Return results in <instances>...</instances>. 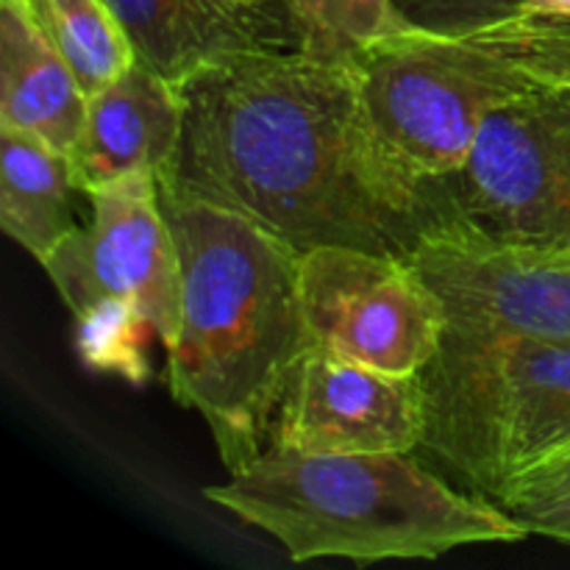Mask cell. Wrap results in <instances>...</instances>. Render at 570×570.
Wrapping results in <instances>:
<instances>
[{"label":"cell","instance_id":"8992f818","mask_svg":"<svg viewBox=\"0 0 570 570\" xmlns=\"http://www.w3.org/2000/svg\"><path fill=\"white\" fill-rule=\"evenodd\" d=\"M438 223L570 245V89H543L484 120L460 170L429 181Z\"/></svg>","mask_w":570,"mask_h":570},{"label":"cell","instance_id":"277c9868","mask_svg":"<svg viewBox=\"0 0 570 570\" xmlns=\"http://www.w3.org/2000/svg\"><path fill=\"white\" fill-rule=\"evenodd\" d=\"M356 70L387 148L432 181L465 165L490 115L532 92L570 89V17L521 11L465 33H401Z\"/></svg>","mask_w":570,"mask_h":570},{"label":"cell","instance_id":"7402d4cb","mask_svg":"<svg viewBox=\"0 0 570 570\" xmlns=\"http://www.w3.org/2000/svg\"><path fill=\"white\" fill-rule=\"evenodd\" d=\"M234 3H239V6H248V9H259V6H267V3H273V0H234Z\"/></svg>","mask_w":570,"mask_h":570},{"label":"cell","instance_id":"ac0fdd59","mask_svg":"<svg viewBox=\"0 0 570 570\" xmlns=\"http://www.w3.org/2000/svg\"><path fill=\"white\" fill-rule=\"evenodd\" d=\"M527 0H393L415 31L465 33L521 14Z\"/></svg>","mask_w":570,"mask_h":570},{"label":"cell","instance_id":"5b68a950","mask_svg":"<svg viewBox=\"0 0 570 570\" xmlns=\"http://www.w3.org/2000/svg\"><path fill=\"white\" fill-rule=\"evenodd\" d=\"M421 382L423 449L488 499L570 443V343L449 326Z\"/></svg>","mask_w":570,"mask_h":570},{"label":"cell","instance_id":"ffe728a7","mask_svg":"<svg viewBox=\"0 0 570 570\" xmlns=\"http://www.w3.org/2000/svg\"><path fill=\"white\" fill-rule=\"evenodd\" d=\"M570 490V443L562 451H557L549 462L532 471L529 476H523L504 499L499 501L501 507L521 504V501H534L546 499V495L568 493Z\"/></svg>","mask_w":570,"mask_h":570},{"label":"cell","instance_id":"30bf717a","mask_svg":"<svg viewBox=\"0 0 570 570\" xmlns=\"http://www.w3.org/2000/svg\"><path fill=\"white\" fill-rule=\"evenodd\" d=\"M423 434L421 373L401 376L309 345L284 390L271 445L301 454H410Z\"/></svg>","mask_w":570,"mask_h":570},{"label":"cell","instance_id":"8fae6325","mask_svg":"<svg viewBox=\"0 0 570 570\" xmlns=\"http://www.w3.org/2000/svg\"><path fill=\"white\" fill-rule=\"evenodd\" d=\"M184 131L178 83L134 61L120 78L89 95L81 134L67 154L78 193L150 173L159 181L173 165Z\"/></svg>","mask_w":570,"mask_h":570},{"label":"cell","instance_id":"e0dca14e","mask_svg":"<svg viewBox=\"0 0 570 570\" xmlns=\"http://www.w3.org/2000/svg\"><path fill=\"white\" fill-rule=\"evenodd\" d=\"M154 334L142 312L126 298H100L76 312V351L95 373H111L128 384L150 376L145 334Z\"/></svg>","mask_w":570,"mask_h":570},{"label":"cell","instance_id":"d6986e66","mask_svg":"<svg viewBox=\"0 0 570 570\" xmlns=\"http://www.w3.org/2000/svg\"><path fill=\"white\" fill-rule=\"evenodd\" d=\"M518 518L529 534L551 538L557 543L570 546V490L568 493L546 495V499L521 501V504L507 507Z\"/></svg>","mask_w":570,"mask_h":570},{"label":"cell","instance_id":"7a4b0ae2","mask_svg":"<svg viewBox=\"0 0 570 570\" xmlns=\"http://www.w3.org/2000/svg\"><path fill=\"white\" fill-rule=\"evenodd\" d=\"M181 271L178 332L167 348L173 399L209 426L228 473L271 445L289 376L312 345L301 250L212 200L161 187Z\"/></svg>","mask_w":570,"mask_h":570},{"label":"cell","instance_id":"7c38bea8","mask_svg":"<svg viewBox=\"0 0 570 570\" xmlns=\"http://www.w3.org/2000/svg\"><path fill=\"white\" fill-rule=\"evenodd\" d=\"M137 61L181 83L200 67L245 50L293 48L287 26L234 0H106Z\"/></svg>","mask_w":570,"mask_h":570},{"label":"cell","instance_id":"ba28073f","mask_svg":"<svg viewBox=\"0 0 570 570\" xmlns=\"http://www.w3.org/2000/svg\"><path fill=\"white\" fill-rule=\"evenodd\" d=\"M87 198L89 220L78 223L39 265L72 315L100 298H126L167 351L178 332L181 271L159 181L134 173Z\"/></svg>","mask_w":570,"mask_h":570},{"label":"cell","instance_id":"4fadbf2b","mask_svg":"<svg viewBox=\"0 0 570 570\" xmlns=\"http://www.w3.org/2000/svg\"><path fill=\"white\" fill-rule=\"evenodd\" d=\"M89 95L33 20L26 0H0V128L70 154Z\"/></svg>","mask_w":570,"mask_h":570},{"label":"cell","instance_id":"52a82bcc","mask_svg":"<svg viewBox=\"0 0 570 570\" xmlns=\"http://www.w3.org/2000/svg\"><path fill=\"white\" fill-rule=\"evenodd\" d=\"M301 306L312 345L401 376L438 354L449 315L410 259L354 245L301 250Z\"/></svg>","mask_w":570,"mask_h":570},{"label":"cell","instance_id":"5bb4252c","mask_svg":"<svg viewBox=\"0 0 570 570\" xmlns=\"http://www.w3.org/2000/svg\"><path fill=\"white\" fill-rule=\"evenodd\" d=\"M67 154L31 134L0 128V226L6 237L42 262L78 220L72 217Z\"/></svg>","mask_w":570,"mask_h":570},{"label":"cell","instance_id":"6da1fadb","mask_svg":"<svg viewBox=\"0 0 570 570\" xmlns=\"http://www.w3.org/2000/svg\"><path fill=\"white\" fill-rule=\"evenodd\" d=\"M184 131L161 187L239 212L298 250L410 259L438 223L432 189L382 139L356 65L245 50L178 83Z\"/></svg>","mask_w":570,"mask_h":570},{"label":"cell","instance_id":"3957f363","mask_svg":"<svg viewBox=\"0 0 570 570\" xmlns=\"http://www.w3.org/2000/svg\"><path fill=\"white\" fill-rule=\"evenodd\" d=\"M293 562L434 560L462 546L529 538L507 507L451 488L410 454H301L271 449L204 490Z\"/></svg>","mask_w":570,"mask_h":570},{"label":"cell","instance_id":"44dd1931","mask_svg":"<svg viewBox=\"0 0 570 570\" xmlns=\"http://www.w3.org/2000/svg\"><path fill=\"white\" fill-rule=\"evenodd\" d=\"M523 11H534V14H554L570 17V0H527Z\"/></svg>","mask_w":570,"mask_h":570},{"label":"cell","instance_id":"9c48e42d","mask_svg":"<svg viewBox=\"0 0 570 570\" xmlns=\"http://www.w3.org/2000/svg\"><path fill=\"white\" fill-rule=\"evenodd\" d=\"M410 262L438 293L449 326L570 343V245L440 220L417 239Z\"/></svg>","mask_w":570,"mask_h":570},{"label":"cell","instance_id":"9a60e30c","mask_svg":"<svg viewBox=\"0 0 570 570\" xmlns=\"http://www.w3.org/2000/svg\"><path fill=\"white\" fill-rule=\"evenodd\" d=\"M282 6L293 50L328 65H356L387 39L415 28L393 0H273Z\"/></svg>","mask_w":570,"mask_h":570},{"label":"cell","instance_id":"2e32d148","mask_svg":"<svg viewBox=\"0 0 570 570\" xmlns=\"http://www.w3.org/2000/svg\"><path fill=\"white\" fill-rule=\"evenodd\" d=\"M61 59L92 95L137 61L126 28L106 0H26Z\"/></svg>","mask_w":570,"mask_h":570}]
</instances>
